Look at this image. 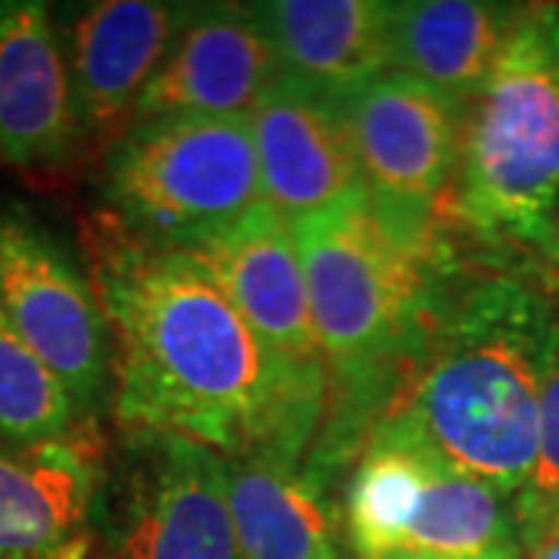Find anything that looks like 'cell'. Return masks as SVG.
<instances>
[{"instance_id":"7c38bea8","label":"cell","mask_w":559,"mask_h":559,"mask_svg":"<svg viewBox=\"0 0 559 559\" xmlns=\"http://www.w3.org/2000/svg\"><path fill=\"white\" fill-rule=\"evenodd\" d=\"M84 146L60 28L47 3L0 0V162L53 171Z\"/></svg>"},{"instance_id":"6da1fadb","label":"cell","mask_w":559,"mask_h":559,"mask_svg":"<svg viewBox=\"0 0 559 559\" xmlns=\"http://www.w3.org/2000/svg\"><path fill=\"white\" fill-rule=\"evenodd\" d=\"M91 286L109 330L121 432H168L221 457L308 460L326 392L271 355L197 255L128 240L100 218Z\"/></svg>"},{"instance_id":"8fae6325","label":"cell","mask_w":559,"mask_h":559,"mask_svg":"<svg viewBox=\"0 0 559 559\" xmlns=\"http://www.w3.org/2000/svg\"><path fill=\"white\" fill-rule=\"evenodd\" d=\"M277 81V47L255 3H197L131 124L175 116L249 119Z\"/></svg>"},{"instance_id":"8992f818","label":"cell","mask_w":559,"mask_h":559,"mask_svg":"<svg viewBox=\"0 0 559 559\" xmlns=\"http://www.w3.org/2000/svg\"><path fill=\"white\" fill-rule=\"evenodd\" d=\"M367 200L382 230L429 255L454 180L463 106L404 72H385L340 103Z\"/></svg>"},{"instance_id":"5bb4252c","label":"cell","mask_w":559,"mask_h":559,"mask_svg":"<svg viewBox=\"0 0 559 559\" xmlns=\"http://www.w3.org/2000/svg\"><path fill=\"white\" fill-rule=\"evenodd\" d=\"M277 47L280 79L342 103L392 69L389 3L380 0H274L255 3Z\"/></svg>"},{"instance_id":"9a60e30c","label":"cell","mask_w":559,"mask_h":559,"mask_svg":"<svg viewBox=\"0 0 559 559\" xmlns=\"http://www.w3.org/2000/svg\"><path fill=\"white\" fill-rule=\"evenodd\" d=\"M224 476L242 559H340L330 491L305 460L242 451L224 457Z\"/></svg>"},{"instance_id":"4fadbf2b","label":"cell","mask_w":559,"mask_h":559,"mask_svg":"<svg viewBox=\"0 0 559 559\" xmlns=\"http://www.w3.org/2000/svg\"><path fill=\"white\" fill-rule=\"evenodd\" d=\"M261 197L289 224L364 197L340 103L280 79L249 112Z\"/></svg>"},{"instance_id":"603a6c76","label":"cell","mask_w":559,"mask_h":559,"mask_svg":"<svg viewBox=\"0 0 559 559\" xmlns=\"http://www.w3.org/2000/svg\"><path fill=\"white\" fill-rule=\"evenodd\" d=\"M547 522H554V525H559V500L554 503V510H550V520Z\"/></svg>"},{"instance_id":"ba28073f","label":"cell","mask_w":559,"mask_h":559,"mask_svg":"<svg viewBox=\"0 0 559 559\" xmlns=\"http://www.w3.org/2000/svg\"><path fill=\"white\" fill-rule=\"evenodd\" d=\"M190 16L193 3L168 0H94L66 10L60 44L84 143L109 150L131 128L138 100Z\"/></svg>"},{"instance_id":"3957f363","label":"cell","mask_w":559,"mask_h":559,"mask_svg":"<svg viewBox=\"0 0 559 559\" xmlns=\"http://www.w3.org/2000/svg\"><path fill=\"white\" fill-rule=\"evenodd\" d=\"M557 218L559 3H522L491 75L463 109L439 221L491 252L557 274Z\"/></svg>"},{"instance_id":"ac0fdd59","label":"cell","mask_w":559,"mask_h":559,"mask_svg":"<svg viewBox=\"0 0 559 559\" xmlns=\"http://www.w3.org/2000/svg\"><path fill=\"white\" fill-rule=\"evenodd\" d=\"M429 479V457L414 444L377 432L345 485V535L355 557L401 550Z\"/></svg>"},{"instance_id":"d6986e66","label":"cell","mask_w":559,"mask_h":559,"mask_svg":"<svg viewBox=\"0 0 559 559\" xmlns=\"http://www.w3.org/2000/svg\"><path fill=\"white\" fill-rule=\"evenodd\" d=\"M79 404L60 377L22 342L0 311V439L10 448H35L79 432Z\"/></svg>"},{"instance_id":"9c48e42d","label":"cell","mask_w":559,"mask_h":559,"mask_svg":"<svg viewBox=\"0 0 559 559\" xmlns=\"http://www.w3.org/2000/svg\"><path fill=\"white\" fill-rule=\"evenodd\" d=\"M190 255L215 274L271 355L305 385L330 392L293 224L267 200Z\"/></svg>"},{"instance_id":"7a4b0ae2","label":"cell","mask_w":559,"mask_h":559,"mask_svg":"<svg viewBox=\"0 0 559 559\" xmlns=\"http://www.w3.org/2000/svg\"><path fill=\"white\" fill-rule=\"evenodd\" d=\"M432 264L429 318L377 432L520 498L538 460L540 377L559 277L535 261L451 240Z\"/></svg>"},{"instance_id":"30bf717a","label":"cell","mask_w":559,"mask_h":559,"mask_svg":"<svg viewBox=\"0 0 559 559\" xmlns=\"http://www.w3.org/2000/svg\"><path fill=\"white\" fill-rule=\"evenodd\" d=\"M106 454L94 423L35 448L0 451V559H87Z\"/></svg>"},{"instance_id":"7402d4cb","label":"cell","mask_w":559,"mask_h":559,"mask_svg":"<svg viewBox=\"0 0 559 559\" xmlns=\"http://www.w3.org/2000/svg\"><path fill=\"white\" fill-rule=\"evenodd\" d=\"M364 559H439V557H429V554H419V550H407V547H401V550H389V554H380V557H364Z\"/></svg>"},{"instance_id":"52a82bcc","label":"cell","mask_w":559,"mask_h":559,"mask_svg":"<svg viewBox=\"0 0 559 559\" xmlns=\"http://www.w3.org/2000/svg\"><path fill=\"white\" fill-rule=\"evenodd\" d=\"M0 311L91 419L109 395V330L91 280L20 205L0 209Z\"/></svg>"},{"instance_id":"2e32d148","label":"cell","mask_w":559,"mask_h":559,"mask_svg":"<svg viewBox=\"0 0 559 559\" xmlns=\"http://www.w3.org/2000/svg\"><path fill=\"white\" fill-rule=\"evenodd\" d=\"M522 3L407 0L389 3L392 69L414 75L466 109L491 75Z\"/></svg>"},{"instance_id":"277c9868","label":"cell","mask_w":559,"mask_h":559,"mask_svg":"<svg viewBox=\"0 0 559 559\" xmlns=\"http://www.w3.org/2000/svg\"><path fill=\"white\" fill-rule=\"evenodd\" d=\"M261 200L249 119L138 121L103 159V221L143 246L193 252Z\"/></svg>"},{"instance_id":"ffe728a7","label":"cell","mask_w":559,"mask_h":559,"mask_svg":"<svg viewBox=\"0 0 559 559\" xmlns=\"http://www.w3.org/2000/svg\"><path fill=\"white\" fill-rule=\"evenodd\" d=\"M559 500V311L550 333L547 364L540 377L538 401V460L528 485L516 498L522 520V547L538 535L550 520V510Z\"/></svg>"},{"instance_id":"44dd1931","label":"cell","mask_w":559,"mask_h":559,"mask_svg":"<svg viewBox=\"0 0 559 559\" xmlns=\"http://www.w3.org/2000/svg\"><path fill=\"white\" fill-rule=\"evenodd\" d=\"M520 559H559V525L547 522L538 535L522 547Z\"/></svg>"},{"instance_id":"e0dca14e","label":"cell","mask_w":559,"mask_h":559,"mask_svg":"<svg viewBox=\"0 0 559 559\" xmlns=\"http://www.w3.org/2000/svg\"><path fill=\"white\" fill-rule=\"evenodd\" d=\"M404 547L439 559H520V503L491 481L429 460L423 503Z\"/></svg>"},{"instance_id":"5b68a950","label":"cell","mask_w":559,"mask_h":559,"mask_svg":"<svg viewBox=\"0 0 559 559\" xmlns=\"http://www.w3.org/2000/svg\"><path fill=\"white\" fill-rule=\"evenodd\" d=\"M97 535L103 559H242L224 457L168 432H121Z\"/></svg>"},{"instance_id":"cb8c5ba5","label":"cell","mask_w":559,"mask_h":559,"mask_svg":"<svg viewBox=\"0 0 559 559\" xmlns=\"http://www.w3.org/2000/svg\"><path fill=\"white\" fill-rule=\"evenodd\" d=\"M557 274H559V218H557Z\"/></svg>"}]
</instances>
